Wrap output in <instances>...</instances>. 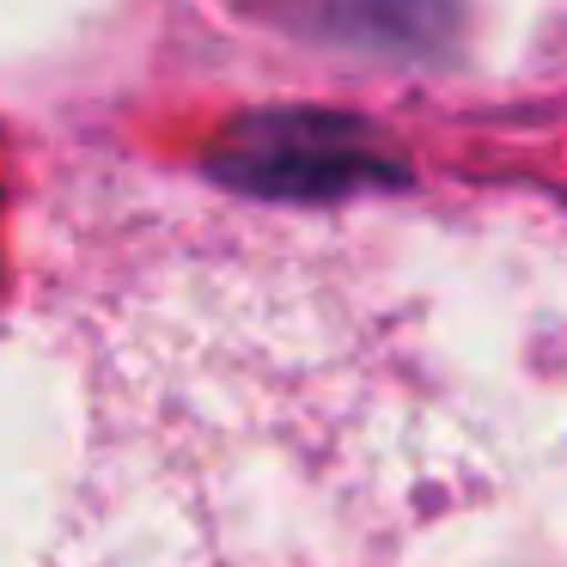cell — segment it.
<instances>
[{
  "label": "cell",
  "instance_id": "1",
  "mask_svg": "<svg viewBox=\"0 0 567 567\" xmlns=\"http://www.w3.org/2000/svg\"><path fill=\"white\" fill-rule=\"evenodd\" d=\"M208 172L262 202H348L409 184L391 135L354 111H257L214 147Z\"/></svg>",
  "mask_w": 567,
  "mask_h": 567
},
{
  "label": "cell",
  "instance_id": "2",
  "mask_svg": "<svg viewBox=\"0 0 567 567\" xmlns=\"http://www.w3.org/2000/svg\"><path fill=\"white\" fill-rule=\"evenodd\" d=\"M336 13L354 38L379 43V50H421L433 43V25H440V0H379V7H354V0H336Z\"/></svg>",
  "mask_w": 567,
  "mask_h": 567
}]
</instances>
